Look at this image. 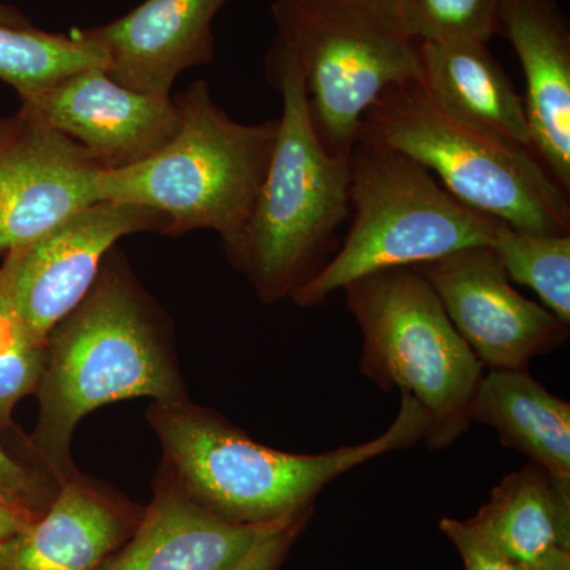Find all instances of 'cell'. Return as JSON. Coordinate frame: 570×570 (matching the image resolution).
<instances>
[{
	"label": "cell",
	"mask_w": 570,
	"mask_h": 570,
	"mask_svg": "<svg viewBox=\"0 0 570 570\" xmlns=\"http://www.w3.org/2000/svg\"><path fill=\"white\" fill-rule=\"evenodd\" d=\"M36 395L39 420L29 444L61 483L77 472L71 436L89 412L130 397L189 400L167 318L121 250H110L91 291L51 330Z\"/></svg>",
	"instance_id": "6da1fadb"
},
{
	"label": "cell",
	"mask_w": 570,
	"mask_h": 570,
	"mask_svg": "<svg viewBox=\"0 0 570 570\" xmlns=\"http://www.w3.org/2000/svg\"><path fill=\"white\" fill-rule=\"evenodd\" d=\"M148 420L164 450V466L179 489L220 519L243 524L275 523L313 509L333 480L426 436L428 420L412 397L401 395L387 431L332 452L305 455L266 448L223 415L181 403H154Z\"/></svg>",
	"instance_id": "7a4b0ae2"
},
{
	"label": "cell",
	"mask_w": 570,
	"mask_h": 570,
	"mask_svg": "<svg viewBox=\"0 0 570 570\" xmlns=\"http://www.w3.org/2000/svg\"><path fill=\"white\" fill-rule=\"evenodd\" d=\"M268 77L283 97L264 186L238 245L228 253L264 303L292 295L324 266L351 216L348 163L325 151L307 110L298 62L275 40Z\"/></svg>",
	"instance_id": "3957f363"
},
{
	"label": "cell",
	"mask_w": 570,
	"mask_h": 570,
	"mask_svg": "<svg viewBox=\"0 0 570 570\" xmlns=\"http://www.w3.org/2000/svg\"><path fill=\"white\" fill-rule=\"evenodd\" d=\"M175 104L179 127L174 140L140 164L102 171L100 200L160 214L165 235L212 230L232 253L264 186L279 122L235 121L214 102L204 80L193 82Z\"/></svg>",
	"instance_id": "277c9868"
},
{
	"label": "cell",
	"mask_w": 570,
	"mask_h": 570,
	"mask_svg": "<svg viewBox=\"0 0 570 570\" xmlns=\"http://www.w3.org/2000/svg\"><path fill=\"white\" fill-rule=\"evenodd\" d=\"M351 228L337 253L292 295L298 306L371 273L415 268L468 247L490 246L499 220L461 204L404 154L358 141L348 159Z\"/></svg>",
	"instance_id": "5b68a950"
},
{
	"label": "cell",
	"mask_w": 570,
	"mask_h": 570,
	"mask_svg": "<svg viewBox=\"0 0 570 570\" xmlns=\"http://www.w3.org/2000/svg\"><path fill=\"white\" fill-rule=\"evenodd\" d=\"M277 37L298 62L311 122L326 153L351 159L366 111L420 80L419 40L400 0H276Z\"/></svg>",
	"instance_id": "8992f818"
},
{
	"label": "cell",
	"mask_w": 570,
	"mask_h": 570,
	"mask_svg": "<svg viewBox=\"0 0 570 570\" xmlns=\"http://www.w3.org/2000/svg\"><path fill=\"white\" fill-rule=\"evenodd\" d=\"M358 141L404 154L461 204L499 223L570 235L569 194L534 153L456 122L428 99L419 81L382 94L363 118Z\"/></svg>",
	"instance_id": "52a82bcc"
},
{
	"label": "cell",
	"mask_w": 570,
	"mask_h": 570,
	"mask_svg": "<svg viewBox=\"0 0 570 570\" xmlns=\"http://www.w3.org/2000/svg\"><path fill=\"white\" fill-rule=\"evenodd\" d=\"M343 291L363 336L360 371L379 387L397 389L417 403L428 420V449L455 444L472 423L483 366L433 287L415 268H392Z\"/></svg>",
	"instance_id": "ba28073f"
},
{
	"label": "cell",
	"mask_w": 570,
	"mask_h": 570,
	"mask_svg": "<svg viewBox=\"0 0 570 570\" xmlns=\"http://www.w3.org/2000/svg\"><path fill=\"white\" fill-rule=\"evenodd\" d=\"M164 227L151 209L96 202L6 253L0 284L32 335L47 344L51 330L91 291L116 243L140 232L163 234Z\"/></svg>",
	"instance_id": "9c48e42d"
},
{
	"label": "cell",
	"mask_w": 570,
	"mask_h": 570,
	"mask_svg": "<svg viewBox=\"0 0 570 570\" xmlns=\"http://www.w3.org/2000/svg\"><path fill=\"white\" fill-rule=\"evenodd\" d=\"M415 269L489 370H527L532 358L557 351L568 340L569 325L519 294L490 246L456 250Z\"/></svg>",
	"instance_id": "30bf717a"
},
{
	"label": "cell",
	"mask_w": 570,
	"mask_h": 570,
	"mask_svg": "<svg viewBox=\"0 0 570 570\" xmlns=\"http://www.w3.org/2000/svg\"><path fill=\"white\" fill-rule=\"evenodd\" d=\"M105 168L28 108L0 119V253L96 204Z\"/></svg>",
	"instance_id": "8fae6325"
},
{
	"label": "cell",
	"mask_w": 570,
	"mask_h": 570,
	"mask_svg": "<svg viewBox=\"0 0 570 570\" xmlns=\"http://www.w3.org/2000/svg\"><path fill=\"white\" fill-rule=\"evenodd\" d=\"M21 107L81 145L105 170L149 159L174 140L179 127L174 99L126 88L105 69L70 75L21 97Z\"/></svg>",
	"instance_id": "7c38bea8"
},
{
	"label": "cell",
	"mask_w": 570,
	"mask_h": 570,
	"mask_svg": "<svg viewBox=\"0 0 570 570\" xmlns=\"http://www.w3.org/2000/svg\"><path fill=\"white\" fill-rule=\"evenodd\" d=\"M230 0H145L81 32L102 48L107 73L135 91L170 97L179 73L214 61L213 22Z\"/></svg>",
	"instance_id": "4fadbf2b"
},
{
	"label": "cell",
	"mask_w": 570,
	"mask_h": 570,
	"mask_svg": "<svg viewBox=\"0 0 570 570\" xmlns=\"http://www.w3.org/2000/svg\"><path fill=\"white\" fill-rule=\"evenodd\" d=\"M142 510L77 471L40 519L0 540V570H99L132 538Z\"/></svg>",
	"instance_id": "5bb4252c"
},
{
	"label": "cell",
	"mask_w": 570,
	"mask_h": 570,
	"mask_svg": "<svg viewBox=\"0 0 570 570\" xmlns=\"http://www.w3.org/2000/svg\"><path fill=\"white\" fill-rule=\"evenodd\" d=\"M499 36L527 80L531 151L570 194V26L554 0H502Z\"/></svg>",
	"instance_id": "9a60e30c"
},
{
	"label": "cell",
	"mask_w": 570,
	"mask_h": 570,
	"mask_svg": "<svg viewBox=\"0 0 570 570\" xmlns=\"http://www.w3.org/2000/svg\"><path fill=\"white\" fill-rule=\"evenodd\" d=\"M276 523L220 519L187 498L163 466L132 538L99 570H234Z\"/></svg>",
	"instance_id": "2e32d148"
},
{
	"label": "cell",
	"mask_w": 570,
	"mask_h": 570,
	"mask_svg": "<svg viewBox=\"0 0 570 570\" xmlns=\"http://www.w3.org/2000/svg\"><path fill=\"white\" fill-rule=\"evenodd\" d=\"M420 86L439 110L498 140L531 149L523 97L478 40L420 41Z\"/></svg>",
	"instance_id": "e0dca14e"
},
{
	"label": "cell",
	"mask_w": 570,
	"mask_h": 570,
	"mask_svg": "<svg viewBox=\"0 0 570 570\" xmlns=\"http://www.w3.org/2000/svg\"><path fill=\"white\" fill-rule=\"evenodd\" d=\"M469 521L510 560L535 570L570 551V482L530 461L502 480Z\"/></svg>",
	"instance_id": "ac0fdd59"
},
{
	"label": "cell",
	"mask_w": 570,
	"mask_h": 570,
	"mask_svg": "<svg viewBox=\"0 0 570 570\" xmlns=\"http://www.w3.org/2000/svg\"><path fill=\"white\" fill-rule=\"evenodd\" d=\"M471 422L493 428L502 444L570 482V404L528 370H490L482 376L472 400Z\"/></svg>",
	"instance_id": "d6986e66"
},
{
	"label": "cell",
	"mask_w": 570,
	"mask_h": 570,
	"mask_svg": "<svg viewBox=\"0 0 570 570\" xmlns=\"http://www.w3.org/2000/svg\"><path fill=\"white\" fill-rule=\"evenodd\" d=\"M107 56L81 31L51 33L0 24V80L28 97L88 69L107 70Z\"/></svg>",
	"instance_id": "ffe728a7"
},
{
	"label": "cell",
	"mask_w": 570,
	"mask_h": 570,
	"mask_svg": "<svg viewBox=\"0 0 570 570\" xmlns=\"http://www.w3.org/2000/svg\"><path fill=\"white\" fill-rule=\"evenodd\" d=\"M491 249L510 281L527 285L562 324L570 325V235L494 227Z\"/></svg>",
	"instance_id": "44dd1931"
},
{
	"label": "cell",
	"mask_w": 570,
	"mask_h": 570,
	"mask_svg": "<svg viewBox=\"0 0 570 570\" xmlns=\"http://www.w3.org/2000/svg\"><path fill=\"white\" fill-rule=\"evenodd\" d=\"M47 344L32 335L0 284V430L14 431L13 411L39 389Z\"/></svg>",
	"instance_id": "7402d4cb"
},
{
	"label": "cell",
	"mask_w": 570,
	"mask_h": 570,
	"mask_svg": "<svg viewBox=\"0 0 570 570\" xmlns=\"http://www.w3.org/2000/svg\"><path fill=\"white\" fill-rule=\"evenodd\" d=\"M502 0H400L401 17L419 41L478 40L499 36Z\"/></svg>",
	"instance_id": "603a6c76"
},
{
	"label": "cell",
	"mask_w": 570,
	"mask_h": 570,
	"mask_svg": "<svg viewBox=\"0 0 570 570\" xmlns=\"http://www.w3.org/2000/svg\"><path fill=\"white\" fill-rule=\"evenodd\" d=\"M0 430V501L37 520L47 512L61 482L39 460L11 452Z\"/></svg>",
	"instance_id": "cb8c5ba5"
},
{
	"label": "cell",
	"mask_w": 570,
	"mask_h": 570,
	"mask_svg": "<svg viewBox=\"0 0 570 570\" xmlns=\"http://www.w3.org/2000/svg\"><path fill=\"white\" fill-rule=\"evenodd\" d=\"M439 528L459 551L464 570H528L505 557L469 520L442 519Z\"/></svg>",
	"instance_id": "d4e9b609"
},
{
	"label": "cell",
	"mask_w": 570,
	"mask_h": 570,
	"mask_svg": "<svg viewBox=\"0 0 570 570\" xmlns=\"http://www.w3.org/2000/svg\"><path fill=\"white\" fill-rule=\"evenodd\" d=\"M313 509L277 521L254 543L234 570H281L288 551L311 519Z\"/></svg>",
	"instance_id": "484cf974"
},
{
	"label": "cell",
	"mask_w": 570,
	"mask_h": 570,
	"mask_svg": "<svg viewBox=\"0 0 570 570\" xmlns=\"http://www.w3.org/2000/svg\"><path fill=\"white\" fill-rule=\"evenodd\" d=\"M32 521L36 520L0 501V540L10 538V535L24 530Z\"/></svg>",
	"instance_id": "4316f807"
},
{
	"label": "cell",
	"mask_w": 570,
	"mask_h": 570,
	"mask_svg": "<svg viewBox=\"0 0 570 570\" xmlns=\"http://www.w3.org/2000/svg\"><path fill=\"white\" fill-rule=\"evenodd\" d=\"M0 24L13 26V28H32V22L14 7L0 2Z\"/></svg>",
	"instance_id": "83f0119b"
},
{
	"label": "cell",
	"mask_w": 570,
	"mask_h": 570,
	"mask_svg": "<svg viewBox=\"0 0 570 570\" xmlns=\"http://www.w3.org/2000/svg\"><path fill=\"white\" fill-rule=\"evenodd\" d=\"M535 570H570V551H558Z\"/></svg>",
	"instance_id": "f1b7e54d"
}]
</instances>
